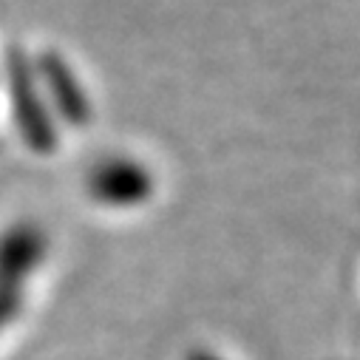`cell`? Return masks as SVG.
<instances>
[{"label": "cell", "instance_id": "cell-2", "mask_svg": "<svg viewBox=\"0 0 360 360\" xmlns=\"http://www.w3.org/2000/svg\"><path fill=\"white\" fill-rule=\"evenodd\" d=\"M88 191L103 205L131 207L150 196L153 176L142 162L131 156H105L88 173Z\"/></svg>", "mask_w": 360, "mask_h": 360}, {"label": "cell", "instance_id": "cell-3", "mask_svg": "<svg viewBox=\"0 0 360 360\" xmlns=\"http://www.w3.org/2000/svg\"><path fill=\"white\" fill-rule=\"evenodd\" d=\"M37 82L46 88V94L54 100V105L60 108V117L68 122V125H82L88 122V97L79 88L74 71L51 51H46L40 60H37V71H34Z\"/></svg>", "mask_w": 360, "mask_h": 360}, {"label": "cell", "instance_id": "cell-1", "mask_svg": "<svg viewBox=\"0 0 360 360\" xmlns=\"http://www.w3.org/2000/svg\"><path fill=\"white\" fill-rule=\"evenodd\" d=\"M9 94L15 108V125L23 142L37 153L54 150L57 131H54L49 105L40 97V82L20 51H9Z\"/></svg>", "mask_w": 360, "mask_h": 360}]
</instances>
